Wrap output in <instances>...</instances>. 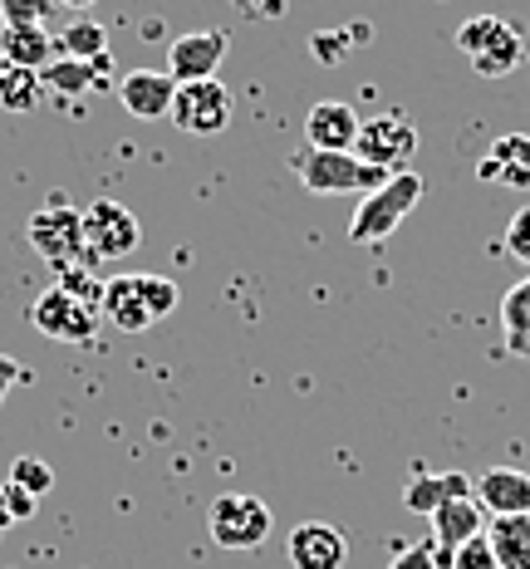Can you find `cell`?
<instances>
[{
    "label": "cell",
    "mask_w": 530,
    "mask_h": 569,
    "mask_svg": "<svg viewBox=\"0 0 530 569\" xmlns=\"http://www.w3.org/2000/svg\"><path fill=\"white\" fill-rule=\"evenodd\" d=\"M422 201V177L418 172H398L388 177L383 187L363 192V201L353 207V221H349V241L353 246H383L403 221L412 217V207Z\"/></svg>",
    "instance_id": "7a4b0ae2"
},
{
    "label": "cell",
    "mask_w": 530,
    "mask_h": 569,
    "mask_svg": "<svg viewBox=\"0 0 530 569\" xmlns=\"http://www.w3.org/2000/svg\"><path fill=\"white\" fill-rule=\"evenodd\" d=\"M207 530L211 540L221 545V550H261L270 540V530H276V516H270V506L261 496H246V491H231V496H217L211 501V516H207Z\"/></svg>",
    "instance_id": "8992f818"
},
{
    "label": "cell",
    "mask_w": 530,
    "mask_h": 569,
    "mask_svg": "<svg viewBox=\"0 0 530 569\" xmlns=\"http://www.w3.org/2000/svg\"><path fill=\"white\" fill-rule=\"evenodd\" d=\"M30 325L54 343H89L93 335H99V310L79 305L74 295H64L54 284V290H44L40 300L30 305Z\"/></svg>",
    "instance_id": "30bf717a"
},
{
    "label": "cell",
    "mask_w": 530,
    "mask_h": 569,
    "mask_svg": "<svg viewBox=\"0 0 530 569\" xmlns=\"http://www.w3.org/2000/svg\"><path fill=\"white\" fill-rule=\"evenodd\" d=\"M26 236H30L34 256H40L44 266H54V270L89 260V251H84V211L69 207V197H59V192L30 217ZM89 266H93V260H89Z\"/></svg>",
    "instance_id": "3957f363"
},
{
    "label": "cell",
    "mask_w": 530,
    "mask_h": 569,
    "mask_svg": "<svg viewBox=\"0 0 530 569\" xmlns=\"http://www.w3.org/2000/svg\"><path fill=\"white\" fill-rule=\"evenodd\" d=\"M177 99V79L168 69H133V74L118 79V103L138 118V123H152V118H168Z\"/></svg>",
    "instance_id": "5bb4252c"
},
{
    "label": "cell",
    "mask_w": 530,
    "mask_h": 569,
    "mask_svg": "<svg viewBox=\"0 0 530 569\" xmlns=\"http://www.w3.org/2000/svg\"><path fill=\"white\" fill-rule=\"evenodd\" d=\"M452 496H471V481L462 471H418L408 486H403V506L412 516H432L442 501Z\"/></svg>",
    "instance_id": "ffe728a7"
},
{
    "label": "cell",
    "mask_w": 530,
    "mask_h": 569,
    "mask_svg": "<svg viewBox=\"0 0 530 569\" xmlns=\"http://www.w3.org/2000/svg\"><path fill=\"white\" fill-rule=\"evenodd\" d=\"M236 103L231 89L221 79H197V84H177L172 99V128L177 133H192V138H211V133H227Z\"/></svg>",
    "instance_id": "ba28073f"
},
{
    "label": "cell",
    "mask_w": 530,
    "mask_h": 569,
    "mask_svg": "<svg viewBox=\"0 0 530 569\" xmlns=\"http://www.w3.org/2000/svg\"><path fill=\"white\" fill-rule=\"evenodd\" d=\"M231 50V34L227 30H192V34H177L168 44V74L177 84H197V79H217L221 59Z\"/></svg>",
    "instance_id": "8fae6325"
},
{
    "label": "cell",
    "mask_w": 530,
    "mask_h": 569,
    "mask_svg": "<svg viewBox=\"0 0 530 569\" xmlns=\"http://www.w3.org/2000/svg\"><path fill=\"white\" fill-rule=\"evenodd\" d=\"M109 74H113V59L103 54V59H69V54H59L54 64H44L40 69V89H50L59 93V99H74V93H89V89H109Z\"/></svg>",
    "instance_id": "ac0fdd59"
},
{
    "label": "cell",
    "mask_w": 530,
    "mask_h": 569,
    "mask_svg": "<svg viewBox=\"0 0 530 569\" xmlns=\"http://www.w3.org/2000/svg\"><path fill=\"white\" fill-rule=\"evenodd\" d=\"M487 540L501 569H530V516H491Z\"/></svg>",
    "instance_id": "44dd1931"
},
{
    "label": "cell",
    "mask_w": 530,
    "mask_h": 569,
    "mask_svg": "<svg viewBox=\"0 0 530 569\" xmlns=\"http://www.w3.org/2000/svg\"><path fill=\"white\" fill-rule=\"evenodd\" d=\"M84 266H89V260L54 270V276H59V290L74 295V300H79V305H89V310H103V280L93 276V270H84Z\"/></svg>",
    "instance_id": "d4e9b609"
},
{
    "label": "cell",
    "mask_w": 530,
    "mask_h": 569,
    "mask_svg": "<svg viewBox=\"0 0 530 569\" xmlns=\"http://www.w3.org/2000/svg\"><path fill=\"white\" fill-rule=\"evenodd\" d=\"M349 50V34H334V30H320L314 34V54H320V64H339Z\"/></svg>",
    "instance_id": "4dcf8cb0"
},
{
    "label": "cell",
    "mask_w": 530,
    "mask_h": 569,
    "mask_svg": "<svg viewBox=\"0 0 530 569\" xmlns=\"http://www.w3.org/2000/svg\"><path fill=\"white\" fill-rule=\"evenodd\" d=\"M432 520V540H438V569H452V555L462 550L467 540L487 536V511H481L477 496H452V501H442L438 511L428 516Z\"/></svg>",
    "instance_id": "7c38bea8"
},
{
    "label": "cell",
    "mask_w": 530,
    "mask_h": 569,
    "mask_svg": "<svg viewBox=\"0 0 530 569\" xmlns=\"http://www.w3.org/2000/svg\"><path fill=\"white\" fill-rule=\"evenodd\" d=\"M34 496L30 491H20L16 481H0V530H10V526H20V520H30L34 516Z\"/></svg>",
    "instance_id": "83f0119b"
},
{
    "label": "cell",
    "mask_w": 530,
    "mask_h": 569,
    "mask_svg": "<svg viewBox=\"0 0 530 569\" xmlns=\"http://www.w3.org/2000/svg\"><path fill=\"white\" fill-rule=\"evenodd\" d=\"M294 177L304 182V192L314 197H344V192H373L388 182V172L359 162L353 152H294Z\"/></svg>",
    "instance_id": "5b68a950"
},
{
    "label": "cell",
    "mask_w": 530,
    "mask_h": 569,
    "mask_svg": "<svg viewBox=\"0 0 530 569\" xmlns=\"http://www.w3.org/2000/svg\"><path fill=\"white\" fill-rule=\"evenodd\" d=\"M16 383H30V369L20 359H10V353H0V402L10 398V388Z\"/></svg>",
    "instance_id": "1f68e13d"
},
{
    "label": "cell",
    "mask_w": 530,
    "mask_h": 569,
    "mask_svg": "<svg viewBox=\"0 0 530 569\" xmlns=\"http://www.w3.org/2000/svg\"><path fill=\"white\" fill-rule=\"evenodd\" d=\"M363 118L349 109L344 99H320L310 113H304V138L320 152H353V138H359Z\"/></svg>",
    "instance_id": "9a60e30c"
},
{
    "label": "cell",
    "mask_w": 530,
    "mask_h": 569,
    "mask_svg": "<svg viewBox=\"0 0 530 569\" xmlns=\"http://www.w3.org/2000/svg\"><path fill=\"white\" fill-rule=\"evenodd\" d=\"M0 59H10V64L34 69V74H40L44 64H54L59 59V40L50 30H40V26H6L0 30Z\"/></svg>",
    "instance_id": "d6986e66"
},
{
    "label": "cell",
    "mask_w": 530,
    "mask_h": 569,
    "mask_svg": "<svg viewBox=\"0 0 530 569\" xmlns=\"http://www.w3.org/2000/svg\"><path fill=\"white\" fill-rule=\"evenodd\" d=\"M452 569H501V565H497V555H491V540L477 536V540H467L462 550L452 555Z\"/></svg>",
    "instance_id": "f546056e"
},
{
    "label": "cell",
    "mask_w": 530,
    "mask_h": 569,
    "mask_svg": "<svg viewBox=\"0 0 530 569\" xmlns=\"http://www.w3.org/2000/svg\"><path fill=\"white\" fill-rule=\"evenodd\" d=\"M501 335L511 359H530V276L501 295Z\"/></svg>",
    "instance_id": "7402d4cb"
},
{
    "label": "cell",
    "mask_w": 530,
    "mask_h": 569,
    "mask_svg": "<svg viewBox=\"0 0 530 569\" xmlns=\"http://www.w3.org/2000/svg\"><path fill=\"white\" fill-rule=\"evenodd\" d=\"M506 256L521 260V266L530 270V207H521L511 217V227H506Z\"/></svg>",
    "instance_id": "f1b7e54d"
},
{
    "label": "cell",
    "mask_w": 530,
    "mask_h": 569,
    "mask_svg": "<svg viewBox=\"0 0 530 569\" xmlns=\"http://www.w3.org/2000/svg\"><path fill=\"white\" fill-rule=\"evenodd\" d=\"M388 569H438V550H428V545H408Z\"/></svg>",
    "instance_id": "d6a6232c"
},
{
    "label": "cell",
    "mask_w": 530,
    "mask_h": 569,
    "mask_svg": "<svg viewBox=\"0 0 530 569\" xmlns=\"http://www.w3.org/2000/svg\"><path fill=\"white\" fill-rule=\"evenodd\" d=\"M59 54L69 59H103L109 54V30L93 26V20H74V26H64V34H59Z\"/></svg>",
    "instance_id": "cb8c5ba5"
},
{
    "label": "cell",
    "mask_w": 530,
    "mask_h": 569,
    "mask_svg": "<svg viewBox=\"0 0 530 569\" xmlns=\"http://www.w3.org/2000/svg\"><path fill=\"white\" fill-rule=\"evenodd\" d=\"M40 74L34 69H20L10 59H0V109L6 113H30L40 103Z\"/></svg>",
    "instance_id": "603a6c76"
},
{
    "label": "cell",
    "mask_w": 530,
    "mask_h": 569,
    "mask_svg": "<svg viewBox=\"0 0 530 569\" xmlns=\"http://www.w3.org/2000/svg\"><path fill=\"white\" fill-rule=\"evenodd\" d=\"M477 177H481V182L511 187V192H530V138L526 133H501L487 148Z\"/></svg>",
    "instance_id": "2e32d148"
},
{
    "label": "cell",
    "mask_w": 530,
    "mask_h": 569,
    "mask_svg": "<svg viewBox=\"0 0 530 569\" xmlns=\"http://www.w3.org/2000/svg\"><path fill=\"white\" fill-rule=\"evenodd\" d=\"M353 158L369 162L388 177L408 172V162L418 158V128H412L408 113H373L359 123V138H353Z\"/></svg>",
    "instance_id": "52a82bcc"
},
{
    "label": "cell",
    "mask_w": 530,
    "mask_h": 569,
    "mask_svg": "<svg viewBox=\"0 0 530 569\" xmlns=\"http://www.w3.org/2000/svg\"><path fill=\"white\" fill-rule=\"evenodd\" d=\"M457 50L471 59L481 79H506L511 69H521L526 59V44H521V30L501 16H477L457 30Z\"/></svg>",
    "instance_id": "277c9868"
},
{
    "label": "cell",
    "mask_w": 530,
    "mask_h": 569,
    "mask_svg": "<svg viewBox=\"0 0 530 569\" xmlns=\"http://www.w3.org/2000/svg\"><path fill=\"white\" fill-rule=\"evenodd\" d=\"M286 555L294 569H344L349 540H344V530L329 526V520H304V526L290 530Z\"/></svg>",
    "instance_id": "4fadbf2b"
},
{
    "label": "cell",
    "mask_w": 530,
    "mask_h": 569,
    "mask_svg": "<svg viewBox=\"0 0 530 569\" xmlns=\"http://www.w3.org/2000/svg\"><path fill=\"white\" fill-rule=\"evenodd\" d=\"M177 310V280L168 276H113L103 280V319L123 335H143Z\"/></svg>",
    "instance_id": "6da1fadb"
},
{
    "label": "cell",
    "mask_w": 530,
    "mask_h": 569,
    "mask_svg": "<svg viewBox=\"0 0 530 569\" xmlns=\"http://www.w3.org/2000/svg\"><path fill=\"white\" fill-rule=\"evenodd\" d=\"M54 6H64V10H89V6H99V0H54Z\"/></svg>",
    "instance_id": "836d02e7"
},
{
    "label": "cell",
    "mask_w": 530,
    "mask_h": 569,
    "mask_svg": "<svg viewBox=\"0 0 530 569\" xmlns=\"http://www.w3.org/2000/svg\"><path fill=\"white\" fill-rule=\"evenodd\" d=\"M54 0H0V20L6 26H40V30H50V20H54Z\"/></svg>",
    "instance_id": "4316f807"
},
{
    "label": "cell",
    "mask_w": 530,
    "mask_h": 569,
    "mask_svg": "<svg viewBox=\"0 0 530 569\" xmlns=\"http://www.w3.org/2000/svg\"><path fill=\"white\" fill-rule=\"evenodd\" d=\"M138 241H143V227H138V217L123 207V201H89L84 207V251L93 266H103V260H123L138 251Z\"/></svg>",
    "instance_id": "9c48e42d"
},
{
    "label": "cell",
    "mask_w": 530,
    "mask_h": 569,
    "mask_svg": "<svg viewBox=\"0 0 530 569\" xmlns=\"http://www.w3.org/2000/svg\"><path fill=\"white\" fill-rule=\"evenodd\" d=\"M481 501V511L487 516H530V477L516 467H491L481 471L477 491H471Z\"/></svg>",
    "instance_id": "e0dca14e"
},
{
    "label": "cell",
    "mask_w": 530,
    "mask_h": 569,
    "mask_svg": "<svg viewBox=\"0 0 530 569\" xmlns=\"http://www.w3.org/2000/svg\"><path fill=\"white\" fill-rule=\"evenodd\" d=\"M6 481H16L20 491H30L34 501H40V496H50V486H54V467L50 461H40V457H16Z\"/></svg>",
    "instance_id": "484cf974"
}]
</instances>
